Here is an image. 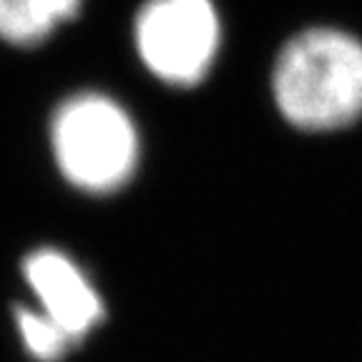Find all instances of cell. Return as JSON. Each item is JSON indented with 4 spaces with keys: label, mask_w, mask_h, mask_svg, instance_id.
Wrapping results in <instances>:
<instances>
[{
    "label": "cell",
    "mask_w": 362,
    "mask_h": 362,
    "mask_svg": "<svg viewBox=\"0 0 362 362\" xmlns=\"http://www.w3.org/2000/svg\"><path fill=\"white\" fill-rule=\"evenodd\" d=\"M13 322L18 329L23 352L33 362H63L78 347L40 315L38 310H30L25 305H18L13 310Z\"/></svg>",
    "instance_id": "cell-6"
},
{
    "label": "cell",
    "mask_w": 362,
    "mask_h": 362,
    "mask_svg": "<svg viewBox=\"0 0 362 362\" xmlns=\"http://www.w3.org/2000/svg\"><path fill=\"white\" fill-rule=\"evenodd\" d=\"M51 148L71 187L108 197L134 181L144 144L124 103L101 90H83L66 98L53 113Z\"/></svg>",
    "instance_id": "cell-2"
},
{
    "label": "cell",
    "mask_w": 362,
    "mask_h": 362,
    "mask_svg": "<svg viewBox=\"0 0 362 362\" xmlns=\"http://www.w3.org/2000/svg\"><path fill=\"white\" fill-rule=\"evenodd\" d=\"M83 0H0V38L16 45L43 43L78 16Z\"/></svg>",
    "instance_id": "cell-5"
},
{
    "label": "cell",
    "mask_w": 362,
    "mask_h": 362,
    "mask_svg": "<svg viewBox=\"0 0 362 362\" xmlns=\"http://www.w3.org/2000/svg\"><path fill=\"white\" fill-rule=\"evenodd\" d=\"M272 103L302 134H337L362 121V38L339 25L292 33L274 56Z\"/></svg>",
    "instance_id": "cell-1"
},
{
    "label": "cell",
    "mask_w": 362,
    "mask_h": 362,
    "mask_svg": "<svg viewBox=\"0 0 362 362\" xmlns=\"http://www.w3.org/2000/svg\"><path fill=\"white\" fill-rule=\"evenodd\" d=\"M38 312L81 347L106 320V302L86 269L56 247H40L23 259Z\"/></svg>",
    "instance_id": "cell-4"
},
{
    "label": "cell",
    "mask_w": 362,
    "mask_h": 362,
    "mask_svg": "<svg viewBox=\"0 0 362 362\" xmlns=\"http://www.w3.org/2000/svg\"><path fill=\"white\" fill-rule=\"evenodd\" d=\"M131 38L141 66L158 83L192 88L216 66L224 23L214 0H144Z\"/></svg>",
    "instance_id": "cell-3"
}]
</instances>
